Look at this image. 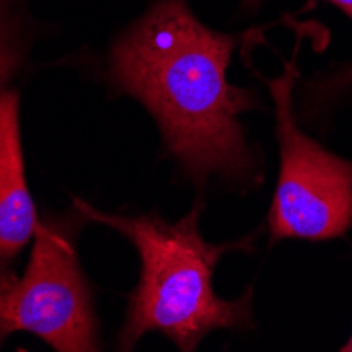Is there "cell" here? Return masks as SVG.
Here are the masks:
<instances>
[{"mask_svg":"<svg viewBox=\"0 0 352 352\" xmlns=\"http://www.w3.org/2000/svg\"><path fill=\"white\" fill-rule=\"evenodd\" d=\"M239 41L203 23L188 0H152L100 63L108 91L148 110L165 152L197 188L221 182L245 190L262 182L260 156L241 122L260 106L258 95L228 80Z\"/></svg>","mask_w":352,"mask_h":352,"instance_id":"1","label":"cell"},{"mask_svg":"<svg viewBox=\"0 0 352 352\" xmlns=\"http://www.w3.org/2000/svg\"><path fill=\"white\" fill-rule=\"evenodd\" d=\"M89 221H98L129 241L140 255V280L129 294L116 348L133 350L146 333H163L179 350L192 352L213 331L253 327V287L223 300L213 289V272L230 251L249 249L253 236L234 243H209L199 228L195 207L177 221L156 213L124 215L72 201Z\"/></svg>","mask_w":352,"mask_h":352,"instance_id":"2","label":"cell"},{"mask_svg":"<svg viewBox=\"0 0 352 352\" xmlns=\"http://www.w3.org/2000/svg\"><path fill=\"white\" fill-rule=\"evenodd\" d=\"M85 221L76 205L41 215L23 272L0 289V346L23 331L57 352L102 350L98 308L76 249Z\"/></svg>","mask_w":352,"mask_h":352,"instance_id":"3","label":"cell"},{"mask_svg":"<svg viewBox=\"0 0 352 352\" xmlns=\"http://www.w3.org/2000/svg\"><path fill=\"white\" fill-rule=\"evenodd\" d=\"M296 59L264 78L274 106L278 177L268 209L270 241H333L352 228V161L306 135L294 114Z\"/></svg>","mask_w":352,"mask_h":352,"instance_id":"4","label":"cell"},{"mask_svg":"<svg viewBox=\"0 0 352 352\" xmlns=\"http://www.w3.org/2000/svg\"><path fill=\"white\" fill-rule=\"evenodd\" d=\"M41 213L25 177L19 93H0V289L13 283L19 262L36 236Z\"/></svg>","mask_w":352,"mask_h":352,"instance_id":"5","label":"cell"},{"mask_svg":"<svg viewBox=\"0 0 352 352\" xmlns=\"http://www.w3.org/2000/svg\"><path fill=\"white\" fill-rule=\"evenodd\" d=\"M43 34L45 25L32 15L30 0H0V93L13 89Z\"/></svg>","mask_w":352,"mask_h":352,"instance_id":"6","label":"cell"},{"mask_svg":"<svg viewBox=\"0 0 352 352\" xmlns=\"http://www.w3.org/2000/svg\"><path fill=\"white\" fill-rule=\"evenodd\" d=\"M264 3H266V0H241L239 11H241L243 15H255V13H258V11L262 9ZM323 3L336 7L340 13H344V15L352 21V0H323Z\"/></svg>","mask_w":352,"mask_h":352,"instance_id":"7","label":"cell"},{"mask_svg":"<svg viewBox=\"0 0 352 352\" xmlns=\"http://www.w3.org/2000/svg\"><path fill=\"white\" fill-rule=\"evenodd\" d=\"M340 350H342V352H352V336H350V340H348Z\"/></svg>","mask_w":352,"mask_h":352,"instance_id":"8","label":"cell"}]
</instances>
